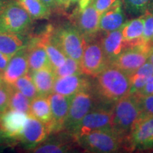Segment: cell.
<instances>
[{"label":"cell","mask_w":153,"mask_h":153,"mask_svg":"<svg viewBox=\"0 0 153 153\" xmlns=\"http://www.w3.org/2000/svg\"><path fill=\"white\" fill-rule=\"evenodd\" d=\"M74 140L85 151L97 153L117 152L123 141V138L111 128L91 132Z\"/></svg>","instance_id":"4"},{"label":"cell","mask_w":153,"mask_h":153,"mask_svg":"<svg viewBox=\"0 0 153 153\" xmlns=\"http://www.w3.org/2000/svg\"><path fill=\"white\" fill-rule=\"evenodd\" d=\"M72 97H67L55 92L48 96L52 114L51 133H58L64 129V124L68 114Z\"/></svg>","instance_id":"13"},{"label":"cell","mask_w":153,"mask_h":153,"mask_svg":"<svg viewBox=\"0 0 153 153\" xmlns=\"http://www.w3.org/2000/svg\"><path fill=\"white\" fill-rule=\"evenodd\" d=\"M30 15L32 19H47L51 11L42 0H16Z\"/></svg>","instance_id":"25"},{"label":"cell","mask_w":153,"mask_h":153,"mask_svg":"<svg viewBox=\"0 0 153 153\" xmlns=\"http://www.w3.org/2000/svg\"><path fill=\"white\" fill-rule=\"evenodd\" d=\"M70 150L68 145L59 142H47L41 143L35 148H32L30 152L38 153H63Z\"/></svg>","instance_id":"29"},{"label":"cell","mask_w":153,"mask_h":153,"mask_svg":"<svg viewBox=\"0 0 153 153\" xmlns=\"http://www.w3.org/2000/svg\"><path fill=\"white\" fill-rule=\"evenodd\" d=\"M136 97L143 116H153V94L142 96L134 94Z\"/></svg>","instance_id":"32"},{"label":"cell","mask_w":153,"mask_h":153,"mask_svg":"<svg viewBox=\"0 0 153 153\" xmlns=\"http://www.w3.org/2000/svg\"><path fill=\"white\" fill-rule=\"evenodd\" d=\"M152 45L148 43L126 49L110 64L116 66L128 75L133 73L148 60Z\"/></svg>","instance_id":"11"},{"label":"cell","mask_w":153,"mask_h":153,"mask_svg":"<svg viewBox=\"0 0 153 153\" xmlns=\"http://www.w3.org/2000/svg\"><path fill=\"white\" fill-rule=\"evenodd\" d=\"M70 17V22L77 28L85 39L94 37L99 32L101 14L93 5L92 0H79Z\"/></svg>","instance_id":"6"},{"label":"cell","mask_w":153,"mask_h":153,"mask_svg":"<svg viewBox=\"0 0 153 153\" xmlns=\"http://www.w3.org/2000/svg\"><path fill=\"white\" fill-rule=\"evenodd\" d=\"M29 34L0 33V52L12 57L21 50L26 48Z\"/></svg>","instance_id":"21"},{"label":"cell","mask_w":153,"mask_h":153,"mask_svg":"<svg viewBox=\"0 0 153 153\" xmlns=\"http://www.w3.org/2000/svg\"><path fill=\"white\" fill-rule=\"evenodd\" d=\"M122 4L116 5L107 9L100 16L99 19V31L109 33L121 28L126 22Z\"/></svg>","instance_id":"20"},{"label":"cell","mask_w":153,"mask_h":153,"mask_svg":"<svg viewBox=\"0 0 153 153\" xmlns=\"http://www.w3.org/2000/svg\"><path fill=\"white\" fill-rule=\"evenodd\" d=\"M45 123L51 131L52 123V114L48 97L38 95L30 101L29 114Z\"/></svg>","instance_id":"23"},{"label":"cell","mask_w":153,"mask_h":153,"mask_svg":"<svg viewBox=\"0 0 153 153\" xmlns=\"http://www.w3.org/2000/svg\"><path fill=\"white\" fill-rule=\"evenodd\" d=\"M112 118L113 106L108 107L106 104L94 106L76 126L70 135L74 139L98 130L112 128Z\"/></svg>","instance_id":"8"},{"label":"cell","mask_w":153,"mask_h":153,"mask_svg":"<svg viewBox=\"0 0 153 153\" xmlns=\"http://www.w3.org/2000/svg\"><path fill=\"white\" fill-rule=\"evenodd\" d=\"M144 20L143 15L126 22L121 26L122 35L126 46L128 48L145 43L143 38Z\"/></svg>","instance_id":"19"},{"label":"cell","mask_w":153,"mask_h":153,"mask_svg":"<svg viewBox=\"0 0 153 153\" xmlns=\"http://www.w3.org/2000/svg\"><path fill=\"white\" fill-rule=\"evenodd\" d=\"M4 83V78H3V73L1 72H0V86Z\"/></svg>","instance_id":"42"},{"label":"cell","mask_w":153,"mask_h":153,"mask_svg":"<svg viewBox=\"0 0 153 153\" xmlns=\"http://www.w3.org/2000/svg\"><path fill=\"white\" fill-rule=\"evenodd\" d=\"M51 38L67 57L80 62L85 45V38L71 22L55 28L51 32Z\"/></svg>","instance_id":"2"},{"label":"cell","mask_w":153,"mask_h":153,"mask_svg":"<svg viewBox=\"0 0 153 153\" xmlns=\"http://www.w3.org/2000/svg\"><path fill=\"white\" fill-rule=\"evenodd\" d=\"M53 70L56 78L83 74L80 66V62L69 57H67L64 64Z\"/></svg>","instance_id":"28"},{"label":"cell","mask_w":153,"mask_h":153,"mask_svg":"<svg viewBox=\"0 0 153 153\" xmlns=\"http://www.w3.org/2000/svg\"><path fill=\"white\" fill-rule=\"evenodd\" d=\"M33 19L16 0H9L0 13V33L27 34Z\"/></svg>","instance_id":"5"},{"label":"cell","mask_w":153,"mask_h":153,"mask_svg":"<svg viewBox=\"0 0 153 153\" xmlns=\"http://www.w3.org/2000/svg\"><path fill=\"white\" fill-rule=\"evenodd\" d=\"M147 11H149V12L151 13L152 14H153V0H150V2H149Z\"/></svg>","instance_id":"39"},{"label":"cell","mask_w":153,"mask_h":153,"mask_svg":"<svg viewBox=\"0 0 153 153\" xmlns=\"http://www.w3.org/2000/svg\"><path fill=\"white\" fill-rule=\"evenodd\" d=\"M9 0H0V13L3 10V9L4 8V7L8 3Z\"/></svg>","instance_id":"38"},{"label":"cell","mask_w":153,"mask_h":153,"mask_svg":"<svg viewBox=\"0 0 153 153\" xmlns=\"http://www.w3.org/2000/svg\"><path fill=\"white\" fill-rule=\"evenodd\" d=\"M12 86V85H11ZM30 100L12 86L9 99V109L29 114Z\"/></svg>","instance_id":"26"},{"label":"cell","mask_w":153,"mask_h":153,"mask_svg":"<svg viewBox=\"0 0 153 153\" xmlns=\"http://www.w3.org/2000/svg\"><path fill=\"white\" fill-rule=\"evenodd\" d=\"M141 114L138 101L134 94H129L113 105L112 128L122 138L126 137L132 126Z\"/></svg>","instance_id":"3"},{"label":"cell","mask_w":153,"mask_h":153,"mask_svg":"<svg viewBox=\"0 0 153 153\" xmlns=\"http://www.w3.org/2000/svg\"><path fill=\"white\" fill-rule=\"evenodd\" d=\"M95 100L91 88L80 91L72 96L63 130L69 134L71 133L82 118L95 106Z\"/></svg>","instance_id":"9"},{"label":"cell","mask_w":153,"mask_h":153,"mask_svg":"<svg viewBox=\"0 0 153 153\" xmlns=\"http://www.w3.org/2000/svg\"><path fill=\"white\" fill-rule=\"evenodd\" d=\"M50 134L51 131L48 125L28 115L24 130L18 139L28 150H30L43 143Z\"/></svg>","instance_id":"12"},{"label":"cell","mask_w":153,"mask_h":153,"mask_svg":"<svg viewBox=\"0 0 153 153\" xmlns=\"http://www.w3.org/2000/svg\"><path fill=\"white\" fill-rule=\"evenodd\" d=\"M151 49H152V50H153V45H152V47H151Z\"/></svg>","instance_id":"44"},{"label":"cell","mask_w":153,"mask_h":153,"mask_svg":"<svg viewBox=\"0 0 153 153\" xmlns=\"http://www.w3.org/2000/svg\"><path fill=\"white\" fill-rule=\"evenodd\" d=\"M34 85L40 96L48 97L53 92V87L56 77L52 67L41 69L29 72Z\"/></svg>","instance_id":"22"},{"label":"cell","mask_w":153,"mask_h":153,"mask_svg":"<svg viewBox=\"0 0 153 153\" xmlns=\"http://www.w3.org/2000/svg\"><path fill=\"white\" fill-rule=\"evenodd\" d=\"M109 64L101 46L100 39L94 37L85 39V45L80 60L82 73L95 77Z\"/></svg>","instance_id":"7"},{"label":"cell","mask_w":153,"mask_h":153,"mask_svg":"<svg viewBox=\"0 0 153 153\" xmlns=\"http://www.w3.org/2000/svg\"><path fill=\"white\" fill-rule=\"evenodd\" d=\"M126 139L131 150L153 148V116L140 115L132 126Z\"/></svg>","instance_id":"10"},{"label":"cell","mask_w":153,"mask_h":153,"mask_svg":"<svg viewBox=\"0 0 153 153\" xmlns=\"http://www.w3.org/2000/svg\"><path fill=\"white\" fill-rule=\"evenodd\" d=\"M85 74H75L55 79L53 92L71 97L80 91L91 88V82Z\"/></svg>","instance_id":"15"},{"label":"cell","mask_w":153,"mask_h":153,"mask_svg":"<svg viewBox=\"0 0 153 153\" xmlns=\"http://www.w3.org/2000/svg\"><path fill=\"white\" fill-rule=\"evenodd\" d=\"M79 1V0H63V1H64L66 7H68L69 5L71 4L72 3H75V2H77V1Z\"/></svg>","instance_id":"40"},{"label":"cell","mask_w":153,"mask_h":153,"mask_svg":"<svg viewBox=\"0 0 153 153\" xmlns=\"http://www.w3.org/2000/svg\"><path fill=\"white\" fill-rule=\"evenodd\" d=\"M29 72L26 48L21 50L11 57L7 68L3 72L5 83L12 85L21 76Z\"/></svg>","instance_id":"17"},{"label":"cell","mask_w":153,"mask_h":153,"mask_svg":"<svg viewBox=\"0 0 153 153\" xmlns=\"http://www.w3.org/2000/svg\"><path fill=\"white\" fill-rule=\"evenodd\" d=\"M28 114L9 109L0 115V124L4 139H18L22 135Z\"/></svg>","instance_id":"14"},{"label":"cell","mask_w":153,"mask_h":153,"mask_svg":"<svg viewBox=\"0 0 153 153\" xmlns=\"http://www.w3.org/2000/svg\"><path fill=\"white\" fill-rule=\"evenodd\" d=\"M95 98L106 105L114 104L130 94L129 76L112 64L95 76L91 86Z\"/></svg>","instance_id":"1"},{"label":"cell","mask_w":153,"mask_h":153,"mask_svg":"<svg viewBox=\"0 0 153 153\" xmlns=\"http://www.w3.org/2000/svg\"><path fill=\"white\" fill-rule=\"evenodd\" d=\"M12 86L30 100L38 96L37 89L29 72L19 78Z\"/></svg>","instance_id":"27"},{"label":"cell","mask_w":153,"mask_h":153,"mask_svg":"<svg viewBox=\"0 0 153 153\" xmlns=\"http://www.w3.org/2000/svg\"><path fill=\"white\" fill-rule=\"evenodd\" d=\"M51 11H62L67 8L63 0H42Z\"/></svg>","instance_id":"35"},{"label":"cell","mask_w":153,"mask_h":153,"mask_svg":"<svg viewBox=\"0 0 153 153\" xmlns=\"http://www.w3.org/2000/svg\"><path fill=\"white\" fill-rule=\"evenodd\" d=\"M12 86L4 83L0 86V115L9 109V99Z\"/></svg>","instance_id":"33"},{"label":"cell","mask_w":153,"mask_h":153,"mask_svg":"<svg viewBox=\"0 0 153 153\" xmlns=\"http://www.w3.org/2000/svg\"><path fill=\"white\" fill-rule=\"evenodd\" d=\"M104 33L105 35L100 38V41L110 64L118 55L128 48L123 41L121 28L109 33Z\"/></svg>","instance_id":"18"},{"label":"cell","mask_w":153,"mask_h":153,"mask_svg":"<svg viewBox=\"0 0 153 153\" xmlns=\"http://www.w3.org/2000/svg\"><path fill=\"white\" fill-rule=\"evenodd\" d=\"M150 0H122L126 11L133 16H140L148 9Z\"/></svg>","instance_id":"30"},{"label":"cell","mask_w":153,"mask_h":153,"mask_svg":"<svg viewBox=\"0 0 153 153\" xmlns=\"http://www.w3.org/2000/svg\"><path fill=\"white\" fill-rule=\"evenodd\" d=\"M144 20V30L143 38L145 43L151 45L153 43V14L146 11L143 14Z\"/></svg>","instance_id":"31"},{"label":"cell","mask_w":153,"mask_h":153,"mask_svg":"<svg viewBox=\"0 0 153 153\" xmlns=\"http://www.w3.org/2000/svg\"><path fill=\"white\" fill-rule=\"evenodd\" d=\"M153 74V66L148 60L142 66L128 75L130 94H135L141 91L149 78Z\"/></svg>","instance_id":"24"},{"label":"cell","mask_w":153,"mask_h":153,"mask_svg":"<svg viewBox=\"0 0 153 153\" xmlns=\"http://www.w3.org/2000/svg\"><path fill=\"white\" fill-rule=\"evenodd\" d=\"M11 57H9V55H5L3 53L0 52V72L3 73V72L4 71L5 69L8 65V63Z\"/></svg>","instance_id":"37"},{"label":"cell","mask_w":153,"mask_h":153,"mask_svg":"<svg viewBox=\"0 0 153 153\" xmlns=\"http://www.w3.org/2000/svg\"><path fill=\"white\" fill-rule=\"evenodd\" d=\"M3 140H5V139L4 137L2 130H1V124H0V141Z\"/></svg>","instance_id":"43"},{"label":"cell","mask_w":153,"mask_h":153,"mask_svg":"<svg viewBox=\"0 0 153 153\" xmlns=\"http://www.w3.org/2000/svg\"><path fill=\"white\" fill-rule=\"evenodd\" d=\"M136 94L142 96L153 94V74L148 79V81L145 83L144 87L141 89V91Z\"/></svg>","instance_id":"36"},{"label":"cell","mask_w":153,"mask_h":153,"mask_svg":"<svg viewBox=\"0 0 153 153\" xmlns=\"http://www.w3.org/2000/svg\"><path fill=\"white\" fill-rule=\"evenodd\" d=\"M148 60L150 61V63L152 65V66H153V50H152V49H151L150 55H149Z\"/></svg>","instance_id":"41"},{"label":"cell","mask_w":153,"mask_h":153,"mask_svg":"<svg viewBox=\"0 0 153 153\" xmlns=\"http://www.w3.org/2000/svg\"><path fill=\"white\" fill-rule=\"evenodd\" d=\"M29 72L51 66L46 51L39 41L37 34L29 35V41L26 47Z\"/></svg>","instance_id":"16"},{"label":"cell","mask_w":153,"mask_h":153,"mask_svg":"<svg viewBox=\"0 0 153 153\" xmlns=\"http://www.w3.org/2000/svg\"><path fill=\"white\" fill-rule=\"evenodd\" d=\"M93 5L101 14L107 9L123 4L122 0H92Z\"/></svg>","instance_id":"34"}]
</instances>
